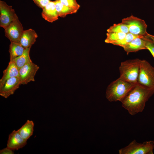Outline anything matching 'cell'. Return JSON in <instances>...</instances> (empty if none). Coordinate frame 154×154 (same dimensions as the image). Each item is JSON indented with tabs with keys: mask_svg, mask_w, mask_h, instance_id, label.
Listing matches in <instances>:
<instances>
[{
	"mask_svg": "<svg viewBox=\"0 0 154 154\" xmlns=\"http://www.w3.org/2000/svg\"><path fill=\"white\" fill-rule=\"evenodd\" d=\"M154 94V89L137 83L120 102L122 106L133 116L143 111L146 102Z\"/></svg>",
	"mask_w": 154,
	"mask_h": 154,
	"instance_id": "1",
	"label": "cell"
},
{
	"mask_svg": "<svg viewBox=\"0 0 154 154\" xmlns=\"http://www.w3.org/2000/svg\"><path fill=\"white\" fill-rule=\"evenodd\" d=\"M136 84L119 77L108 86L106 92V98L110 102H121Z\"/></svg>",
	"mask_w": 154,
	"mask_h": 154,
	"instance_id": "2",
	"label": "cell"
},
{
	"mask_svg": "<svg viewBox=\"0 0 154 154\" xmlns=\"http://www.w3.org/2000/svg\"><path fill=\"white\" fill-rule=\"evenodd\" d=\"M141 60L136 58L121 62L119 67V77L131 83L137 84Z\"/></svg>",
	"mask_w": 154,
	"mask_h": 154,
	"instance_id": "3",
	"label": "cell"
},
{
	"mask_svg": "<svg viewBox=\"0 0 154 154\" xmlns=\"http://www.w3.org/2000/svg\"><path fill=\"white\" fill-rule=\"evenodd\" d=\"M154 141H145L142 143L133 140L126 147L119 149V154H153Z\"/></svg>",
	"mask_w": 154,
	"mask_h": 154,
	"instance_id": "4",
	"label": "cell"
},
{
	"mask_svg": "<svg viewBox=\"0 0 154 154\" xmlns=\"http://www.w3.org/2000/svg\"><path fill=\"white\" fill-rule=\"evenodd\" d=\"M137 83L154 89V68L145 60H141Z\"/></svg>",
	"mask_w": 154,
	"mask_h": 154,
	"instance_id": "5",
	"label": "cell"
},
{
	"mask_svg": "<svg viewBox=\"0 0 154 154\" xmlns=\"http://www.w3.org/2000/svg\"><path fill=\"white\" fill-rule=\"evenodd\" d=\"M121 23L127 27L129 32L133 34L141 36H146L147 25L145 21L132 15L122 20Z\"/></svg>",
	"mask_w": 154,
	"mask_h": 154,
	"instance_id": "6",
	"label": "cell"
},
{
	"mask_svg": "<svg viewBox=\"0 0 154 154\" xmlns=\"http://www.w3.org/2000/svg\"><path fill=\"white\" fill-rule=\"evenodd\" d=\"M39 68L32 61L28 63L19 69V78L21 84H27L29 82H34V77Z\"/></svg>",
	"mask_w": 154,
	"mask_h": 154,
	"instance_id": "7",
	"label": "cell"
},
{
	"mask_svg": "<svg viewBox=\"0 0 154 154\" xmlns=\"http://www.w3.org/2000/svg\"><path fill=\"white\" fill-rule=\"evenodd\" d=\"M5 36L11 42H18L24 31L22 24L17 16L5 29Z\"/></svg>",
	"mask_w": 154,
	"mask_h": 154,
	"instance_id": "8",
	"label": "cell"
},
{
	"mask_svg": "<svg viewBox=\"0 0 154 154\" xmlns=\"http://www.w3.org/2000/svg\"><path fill=\"white\" fill-rule=\"evenodd\" d=\"M17 15L11 6L0 1V26L5 29L16 18Z\"/></svg>",
	"mask_w": 154,
	"mask_h": 154,
	"instance_id": "9",
	"label": "cell"
},
{
	"mask_svg": "<svg viewBox=\"0 0 154 154\" xmlns=\"http://www.w3.org/2000/svg\"><path fill=\"white\" fill-rule=\"evenodd\" d=\"M21 85L19 77H14L8 79L0 86V95L5 98H8L14 94Z\"/></svg>",
	"mask_w": 154,
	"mask_h": 154,
	"instance_id": "10",
	"label": "cell"
},
{
	"mask_svg": "<svg viewBox=\"0 0 154 154\" xmlns=\"http://www.w3.org/2000/svg\"><path fill=\"white\" fill-rule=\"evenodd\" d=\"M27 141L22 137L17 130H14L9 135L7 147L13 151L17 150L27 144Z\"/></svg>",
	"mask_w": 154,
	"mask_h": 154,
	"instance_id": "11",
	"label": "cell"
},
{
	"mask_svg": "<svg viewBox=\"0 0 154 154\" xmlns=\"http://www.w3.org/2000/svg\"><path fill=\"white\" fill-rule=\"evenodd\" d=\"M145 37L136 38L122 47L127 54L130 52H135L142 50L147 49L144 38Z\"/></svg>",
	"mask_w": 154,
	"mask_h": 154,
	"instance_id": "12",
	"label": "cell"
},
{
	"mask_svg": "<svg viewBox=\"0 0 154 154\" xmlns=\"http://www.w3.org/2000/svg\"><path fill=\"white\" fill-rule=\"evenodd\" d=\"M38 37L35 31L31 29L24 30L19 42L25 49L31 47Z\"/></svg>",
	"mask_w": 154,
	"mask_h": 154,
	"instance_id": "13",
	"label": "cell"
},
{
	"mask_svg": "<svg viewBox=\"0 0 154 154\" xmlns=\"http://www.w3.org/2000/svg\"><path fill=\"white\" fill-rule=\"evenodd\" d=\"M42 9V17L46 21L52 23L58 19L59 17L54 1H51Z\"/></svg>",
	"mask_w": 154,
	"mask_h": 154,
	"instance_id": "14",
	"label": "cell"
},
{
	"mask_svg": "<svg viewBox=\"0 0 154 154\" xmlns=\"http://www.w3.org/2000/svg\"><path fill=\"white\" fill-rule=\"evenodd\" d=\"M3 73V76L0 80V86H2L8 79L14 77H19V69L13 62L10 61Z\"/></svg>",
	"mask_w": 154,
	"mask_h": 154,
	"instance_id": "15",
	"label": "cell"
},
{
	"mask_svg": "<svg viewBox=\"0 0 154 154\" xmlns=\"http://www.w3.org/2000/svg\"><path fill=\"white\" fill-rule=\"evenodd\" d=\"M34 127L33 122L32 120H27L17 131L22 137L27 140L33 135Z\"/></svg>",
	"mask_w": 154,
	"mask_h": 154,
	"instance_id": "16",
	"label": "cell"
},
{
	"mask_svg": "<svg viewBox=\"0 0 154 154\" xmlns=\"http://www.w3.org/2000/svg\"><path fill=\"white\" fill-rule=\"evenodd\" d=\"M25 49L19 42H11L9 49L10 61L22 55Z\"/></svg>",
	"mask_w": 154,
	"mask_h": 154,
	"instance_id": "17",
	"label": "cell"
},
{
	"mask_svg": "<svg viewBox=\"0 0 154 154\" xmlns=\"http://www.w3.org/2000/svg\"><path fill=\"white\" fill-rule=\"evenodd\" d=\"M54 1L56 9L59 17H65L68 15L76 13L78 10L64 5L59 0H56Z\"/></svg>",
	"mask_w": 154,
	"mask_h": 154,
	"instance_id": "18",
	"label": "cell"
},
{
	"mask_svg": "<svg viewBox=\"0 0 154 154\" xmlns=\"http://www.w3.org/2000/svg\"><path fill=\"white\" fill-rule=\"evenodd\" d=\"M31 47L26 49L23 54L11 61L13 62L19 69L28 63L32 61L30 56Z\"/></svg>",
	"mask_w": 154,
	"mask_h": 154,
	"instance_id": "19",
	"label": "cell"
},
{
	"mask_svg": "<svg viewBox=\"0 0 154 154\" xmlns=\"http://www.w3.org/2000/svg\"><path fill=\"white\" fill-rule=\"evenodd\" d=\"M126 34L123 33L107 32L106 33V38L105 40V42L106 43L112 44L113 43L123 38Z\"/></svg>",
	"mask_w": 154,
	"mask_h": 154,
	"instance_id": "20",
	"label": "cell"
},
{
	"mask_svg": "<svg viewBox=\"0 0 154 154\" xmlns=\"http://www.w3.org/2000/svg\"><path fill=\"white\" fill-rule=\"evenodd\" d=\"M107 31L108 33H123L126 34L129 33L127 26L122 23L114 24Z\"/></svg>",
	"mask_w": 154,
	"mask_h": 154,
	"instance_id": "21",
	"label": "cell"
},
{
	"mask_svg": "<svg viewBox=\"0 0 154 154\" xmlns=\"http://www.w3.org/2000/svg\"><path fill=\"white\" fill-rule=\"evenodd\" d=\"M143 37H144L134 35L129 32L126 34L123 38L113 43L112 44L122 47L136 38Z\"/></svg>",
	"mask_w": 154,
	"mask_h": 154,
	"instance_id": "22",
	"label": "cell"
},
{
	"mask_svg": "<svg viewBox=\"0 0 154 154\" xmlns=\"http://www.w3.org/2000/svg\"><path fill=\"white\" fill-rule=\"evenodd\" d=\"M60 2L64 5L69 7L76 9L78 10L80 5L76 0H59Z\"/></svg>",
	"mask_w": 154,
	"mask_h": 154,
	"instance_id": "23",
	"label": "cell"
},
{
	"mask_svg": "<svg viewBox=\"0 0 154 154\" xmlns=\"http://www.w3.org/2000/svg\"><path fill=\"white\" fill-rule=\"evenodd\" d=\"M144 38L147 49L149 51L154 58V42L147 35Z\"/></svg>",
	"mask_w": 154,
	"mask_h": 154,
	"instance_id": "24",
	"label": "cell"
},
{
	"mask_svg": "<svg viewBox=\"0 0 154 154\" xmlns=\"http://www.w3.org/2000/svg\"><path fill=\"white\" fill-rule=\"evenodd\" d=\"M38 7L43 9L50 1V0H32Z\"/></svg>",
	"mask_w": 154,
	"mask_h": 154,
	"instance_id": "25",
	"label": "cell"
},
{
	"mask_svg": "<svg viewBox=\"0 0 154 154\" xmlns=\"http://www.w3.org/2000/svg\"><path fill=\"white\" fill-rule=\"evenodd\" d=\"M0 154H14L13 151L7 147L0 151Z\"/></svg>",
	"mask_w": 154,
	"mask_h": 154,
	"instance_id": "26",
	"label": "cell"
},
{
	"mask_svg": "<svg viewBox=\"0 0 154 154\" xmlns=\"http://www.w3.org/2000/svg\"><path fill=\"white\" fill-rule=\"evenodd\" d=\"M147 36L154 42V35L148 33Z\"/></svg>",
	"mask_w": 154,
	"mask_h": 154,
	"instance_id": "27",
	"label": "cell"
}]
</instances>
